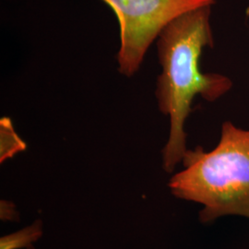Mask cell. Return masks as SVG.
Instances as JSON below:
<instances>
[{"instance_id": "6da1fadb", "label": "cell", "mask_w": 249, "mask_h": 249, "mask_svg": "<svg viewBox=\"0 0 249 249\" xmlns=\"http://www.w3.org/2000/svg\"><path fill=\"white\" fill-rule=\"evenodd\" d=\"M213 5L191 9L165 27L157 38L161 67L155 89L158 108L169 117L167 142L161 151L162 168L172 174L187 151L185 124L196 96L213 103L231 90L232 80L221 73H204L200 57L213 47L211 23Z\"/></svg>"}, {"instance_id": "7a4b0ae2", "label": "cell", "mask_w": 249, "mask_h": 249, "mask_svg": "<svg viewBox=\"0 0 249 249\" xmlns=\"http://www.w3.org/2000/svg\"><path fill=\"white\" fill-rule=\"evenodd\" d=\"M181 163L167 187L178 199L201 205L200 223L226 216L249 220V129L225 121L213 150L187 149Z\"/></svg>"}, {"instance_id": "3957f363", "label": "cell", "mask_w": 249, "mask_h": 249, "mask_svg": "<svg viewBox=\"0 0 249 249\" xmlns=\"http://www.w3.org/2000/svg\"><path fill=\"white\" fill-rule=\"evenodd\" d=\"M116 13L120 29L116 54L118 71L132 77L161 31L191 9L213 5L216 0H103Z\"/></svg>"}, {"instance_id": "277c9868", "label": "cell", "mask_w": 249, "mask_h": 249, "mask_svg": "<svg viewBox=\"0 0 249 249\" xmlns=\"http://www.w3.org/2000/svg\"><path fill=\"white\" fill-rule=\"evenodd\" d=\"M44 235V223L41 219L0 238V249H25L35 246Z\"/></svg>"}, {"instance_id": "5b68a950", "label": "cell", "mask_w": 249, "mask_h": 249, "mask_svg": "<svg viewBox=\"0 0 249 249\" xmlns=\"http://www.w3.org/2000/svg\"><path fill=\"white\" fill-rule=\"evenodd\" d=\"M27 144L16 132L11 119L3 116L0 119V162L13 158L25 151Z\"/></svg>"}, {"instance_id": "8992f818", "label": "cell", "mask_w": 249, "mask_h": 249, "mask_svg": "<svg viewBox=\"0 0 249 249\" xmlns=\"http://www.w3.org/2000/svg\"><path fill=\"white\" fill-rule=\"evenodd\" d=\"M0 220L3 222H18L19 213L17 206L8 199H1L0 201Z\"/></svg>"}, {"instance_id": "52a82bcc", "label": "cell", "mask_w": 249, "mask_h": 249, "mask_svg": "<svg viewBox=\"0 0 249 249\" xmlns=\"http://www.w3.org/2000/svg\"><path fill=\"white\" fill-rule=\"evenodd\" d=\"M36 249V247L35 246H32V247H30V248H28V249Z\"/></svg>"}]
</instances>
